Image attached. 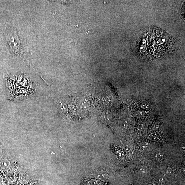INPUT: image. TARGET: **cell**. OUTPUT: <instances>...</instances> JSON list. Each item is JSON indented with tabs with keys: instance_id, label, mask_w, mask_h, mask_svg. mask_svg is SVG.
<instances>
[{
	"instance_id": "9",
	"label": "cell",
	"mask_w": 185,
	"mask_h": 185,
	"mask_svg": "<svg viewBox=\"0 0 185 185\" xmlns=\"http://www.w3.org/2000/svg\"><path fill=\"white\" fill-rule=\"evenodd\" d=\"M138 129L140 131H142L143 130L144 128V124L141 122H139L138 124Z\"/></svg>"
},
{
	"instance_id": "7",
	"label": "cell",
	"mask_w": 185,
	"mask_h": 185,
	"mask_svg": "<svg viewBox=\"0 0 185 185\" xmlns=\"http://www.w3.org/2000/svg\"><path fill=\"white\" fill-rule=\"evenodd\" d=\"M166 174L169 175H172L174 174V172L173 169L171 167H169L166 169Z\"/></svg>"
},
{
	"instance_id": "1",
	"label": "cell",
	"mask_w": 185,
	"mask_h": 185,
	"mask_svg": "<svg viewBox=\"0 0 185 185\" xmlns=\"http://www.w3.org/2000/svg\"><path fill=\"white\" fill-rule=\"evenodd\" d=\"M151 39L147 36L142 40L140 49L142 52H146V54H166L170 48L172 46L170 37L164 32L159 31Z\"/></svg>"
},
{
	"instance_id": "2",
	"label": "cell",
	"mask_w": 185,
	"mask_h": 185,
	"mask_svg": "<svg viewBox=\"0 0 185 185\" xmlns=\"http://www.w3.org/2000/svg\"><path fill=\"white\" fill-rule=\"evenodd\" d=\"M7 39L9 48L12 53L19 57L23 56L24 50L15 30L11 31Z\"/></svg>"
},
{
	"instance_id": "6",
	"label": "cell",
	"mask_w": 185,
	"mask_h": 185,
	"mask_svg": "<svg viewBox=\"0 0 185 185\" xmlns=\"http://www.w3.org/2000/svg\"><path fill=\"white\" fill-rule=\"evenodd\" d=\"M155 157L157 161H161L163 159L164 155L161 152H159L156 154Z\"/></svg>"
},
{
	"instance_id": "5",
	"label": "cell",
	"mask_w": 185,
	"mask_h": 185,
	"mask_svg": "<svg viewBox=\"0 0 185 185\" xmlns=\"http://www.w3.org/2000/svg\"><path fill=\"white\" fill-rule=\"evenodd\" d=\"M150 146L151 144L148 142H143L140 144L141 148L143 149H148Z\"/></svg>"
},
{
	"instance_id": "10",
	"label": "cell",
	"mask_w": 185,
	"mask_h": 185,
	"mask_svg": "<svg viewBox=\"0 0 185 185\" xmlns=\"http://www.w3.org/2000/svg\"><path fill=\"white\" fill-rule=\"evenodd\" d=\"M181 150L182 151H185V147L183 145L181 147Z\"/></svg>"
},
{
	"instance_id": "3",
	"label": "cell",
	"mask_w": 185,
	"mask_h": 185,
	"mask_svg": "<svg viewBox=\"0 0 185 185\" xmlns=\"http://www.w3.org/2000/svg\"><path fill=\"white\" fill-rule=\"evenodd\" d=\"M94 176L97 179L104 181L107 178L108 175L103 170L99 169L94 172Z\"/></svg>"
},
{
	"instance_id": "4",
	"label": "cell",
	"mask_w": 185,
	"mask_h": 185,
	"mask_svg": "<svg viewBox=\"0 0 185 185\" xmlns=\"http://www.w3.org/2000/svg\"><path fill=\"white\" fill-rule=\"evenodd\" d=\"M87 183L86 185H102L101 181L94 179L90 180Z\"/></svg>"
},
{
	"instance_id": "8",
	"label": "cell",
	"mask_w": 185,
	"mask_h": 185,
	"mask_svg": "<svg viewBox=\"0 0 185 185\" xmlns=\"http://www.w3.org/2000/svg\"><path fill=\"white\" fill-rule=\"evenodd\" d=\"M138 171L140 172H146L147 171V169L146 167L144 166H140L138 169Z\"/></svg>"
}]
</instances>
